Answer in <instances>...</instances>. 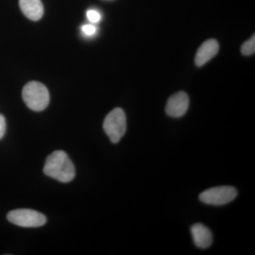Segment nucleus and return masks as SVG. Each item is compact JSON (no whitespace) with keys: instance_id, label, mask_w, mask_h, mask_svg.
I'll list each match as a JSON object with an SVG mask.
<instances>
[{"instance_id":"obj_1","label":"nucleus","mask_w":255,"mask_h":255,"mask_svg":"<svg viewBox=\"0 0 255 255\" xmlns=\"http://www.w3.org/2000/svg\"><path fill=\"white\" fill-rule=\"evenodd\" d=\"M43 172L48 177L63 183L71 182L75 176V166L63 150L54 151L48 156Z\"/></svg>"},{"instance_id":"obj_2","label":"nucleus","mask_w":255,"mask_h":255,"mask_svg":"<svg viewBox=\"0 0 255 255\" xmlns=\"http://www.w3.org/2000/svg\"><path fill=\"white\" fill-rule=\"evenodd\" d=\"M23 102L30 110L41 112L49 105L50 95L48 89L40 82H28L22 90Z\"/></svg>"},{"instance_id":"obj_3","label":"nucleus","mask_w":255,"mask_h":255,"mask_svg":"<svg viewBox=\"0 0 255 255\" xmlns=\"http://www.w3.org/2000/svg\"><path fill=\"white\" fill-rule=\"evenodd\" d=\"M127 117L121 108H116L106 117L104 130L113 143L120 141L127 131Z\"/></svg>"},{"instance_id":"obj_4","label":"nucleus","mask_w":255,"mask_h":255,"mask_svg":"<svg viewBox=\"0 0 255 255\" xmlns=\"http://www.w3.org/2000/svg\"><path fill=\"white\" fill-rule=\"evenodd\" d=\"M238 191L231 186L210 188L199 195V200L208 205L223 206L229 204L237 197Z\"/></svg>"},{"instance_id":"obj_5","label":"nucleus","mask_w":255,"mask_h":255,"mask_svg":"<svg viewBox=\"0 0 255 255\" xmlns=\"http://www.w3.org/2000/svg\"><path fill=\"white\" fill-rule=\"evenodd\" d=\"M8 221L16 226L25 228L41 227L46 223L44 215L31 209H16L6 216Z\"/></svg>"},{"instance_id":"obj_6","label":"nucleus","mask_w":255,"mask_h":255,"mask_svg":"<svg viewBox=\"0 0 255 255\" xmlns=\"http://www.w3.org/2000/svg\"><path fill=\"white\" fill-rule=\"evenodd\" d=\"M189 106V96L184 92H179L171 96L166 105L167 115L174 118H179L187 113Z\"/></svg>"},{"instance_id":"obj_7","label":"nucleus","mask_w":255,"mask_h":255,"mask_svg":"<svg viewBox=\"0 0 255 255\" xmlns=\"http://www.w3.org/2000/svg\"><path fill=\"white\" fill-rule=\"evenodd\" d=\"M191 236L194 244L200 249H207L213 243V234L202 223H196L191 228Z\"/></svg>"},{"instance_id":"obj_8","label":"nucleus","mask_w":255,"mask_h":255,"mask_svg":"<svg viewBox=\"0 0 255 255\" xmlns=\"http://www.w3.org/2000/svg\"><path fill=\"white\" fill-rule=\"evenodd\" d=\"M219 45L215 39L207 40L203 43L195 57V63L197 66L201 67L205 65L211 58H214L219 53Z\"/></svg>"},{"instance_id":"obj_9","label":"nucleus","mask_w":255,"mask_h":255,"mask_svg":"<svg viewBox=\"0 0 255 255\" xmlns=\"http://www.w3.org/2000/svg\"><path fill=\"white\" fill-rule=\"evenodd\" d=\"M20 9L32 21H38L43 16L44 9L41 0H19Z\"/></svg>"},{"instance_id":"obj_10","label":"nucleus","mask_w":255,"mask_h":255,"mask_svg":"<svg viewBox=\"0 0 255 255\" xmlns=\"http://www.w3.org/2000/svg\"><path fill=\"white\" fill-rule=\"evenodd\" d=\"M255 51V36L251 37V39L248 40L243 43L241 48V52L244 55H251L254 54Z\"/></svg>"},{"instance_id":"obj_11","label":"nucleus","mask_w":255,"mask_h":255,"mask_svg":"<svg viewBox=\"0 0 255 255\" xmlns=\"http://www.w3.org/2000/svg\"><path fill=\"white\" fill-rule=\"evenodd\" d=\"M87 16L88 19L92 23H97L100 21L101 15L96 10L91 9L87 11Z\"/></svg>"},{"instance_id":"obj_12","label":"nucleus","mask_w":255,"mask_h":255,"mask_svg":"<svg viewBox=\"0 0 255 255\" xmlns=\"http://www.w3.org/2000/svg\"><path fill=\"white\" fill-rule=\"evenodd\" d=\"M82 30L85 33V34L87 35V36H92V35L95 34L97 28L93 25L85 24L82 26Z\"/></svg>"},{"instance_id":"obj_13","label":"nucleus","mask_w":255,"mask_h":255,"mask_svg":"<svg viewBox=\"0 0 255 255\" xmlns=\"http://www.w3.org/2000/svg\"><path fill=\"white\" fill-rule=\"evenodd\" d=\"M6 120L4 116L0 114V140L4 137L5 132H6Z\"/></svg>"}]
</instances>
